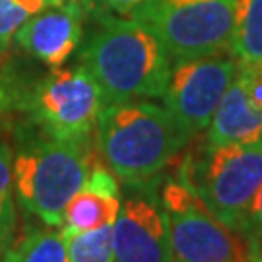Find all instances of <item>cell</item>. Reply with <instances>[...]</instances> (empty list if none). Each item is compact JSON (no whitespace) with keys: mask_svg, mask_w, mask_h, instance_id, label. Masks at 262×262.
<instances>
[{"mask_svg":"<svg viewBox=\"0 0 262 262\" xmlns=\"http://www.w3.org/2000/svg\"><path fill=\"white\" fill-rule=\"evenodd\" d=\"M70 262H115L113 225L64 237Z\"/></svg>","mask_w":262,"mask_h":262,"instance_id":"cell-15","label":"cell"},{"mask_svg":"<svg viewBox=\"0 0 262 262\" xmlns=\"http://www.w3.org/2000/svg\"><path fill=\"white\" fill-rule=\"evenodd\" d=\"M90 169V142H60L45 134L29 138L12 158L14 196L28 214L49 227H60L66 206L84 187Z\"/></svg>","mask_w":262,"mask_h":262,"instance_id":"cell-3","label":"cell"},{"mask_svg":"<svg viewBox=\"0 0 262 262\" xmlns=\"http://www.w3.org/2000/svg\"><path fill=\"white\" fill-rule=\"evenodd\" d=\"M85 39L80 62L103 90L105 103L163 97L171 55L158 33L136 18L101 14Z\"/></svg>","mask_w":262,"mask_h":262,"instance_id":"cell-1","label":"cell"},{"mask_svg":"<svg viewBox=\"0 0 262 262\" xmlns=\"http://www.w3.org/2000/svg\"><path fill=\"white\" fill-rule=\"evenodd\" d=\"M85 12L101 16V14H121L128 16L132 10L138 8L146 0H80Z\"/></svg>","mask_w":262,"mask_h":262,"instance_id":"cell-20","label":"cell"},{"mask_svg":"<svg viewBox=\"0 0 262 262\" xmlns=\"http://www.w3.org/2000/svg\"><path fill=\"white\" fill-rule=\"evenodd\" d=\"M262 140V111L249 99L245 80L237 70L208 124L206 144H254Z\"/></svg>","mask_w":262,"mask_h":262,"instance_id":"cell-11","label":"cell"},{"mask_svg":"<svg viewBox=\"0 0 262 262\" xmlns=\"http://www.w3.org/2000/svg\"><path fill=\"white\" fill-rule=\"evenodd\" d=\"M62 0H0V58L6 55L18 29L43 10Z\"/></svg>","mask_w":262,"mask_h":262,"instance_id":"cell-16","label":"cell"},{"mask_svg":"<svg viewBox=\"0 0 262 262\" xmlns=\"http://www.w3.org/2000/svg\"><path fill=\"white\" fill-rule=\"evenodd\" d=\"M24 85H19L16 76L6 68H0V128L8 121L14 111H19L21 97H24Z\"/></svg>","mask_w":262,"mask_h":262,"instance_id":"cell-19","label":"cell"},{"mask_svg":"<svg viewBox=\"0 0 262 262\" xmlns=\"http://www.w3.org/2000/svg\"><path fill=\"white\" fill-rule=\"evenodd\" d=\"M115 262H173L167 214L154 194L124 198L113 224Z\"/></svg>","mask_w":262,"mask_h":262,"instance_id":"cell-9","label":"cell"},{"mask_svg":"<svg viewBox=\"0 0 262 262\" xmlns=\"http://www.w3.org/2000/svg\"><path fill=\"white\" fill-rule=\"evenodd\" d=\"M0 262H12V247L0 249Z\"/></svg>","mask_w":262,"mask_h":262,"instance_id":"cell-22","label":"cell"},{"mask_svg":"<svg viewBox=\"0 0 262 262\" xmlns=\"http://www.w3.org/2000/svg\"><path fill=\"white\" fill-rule=\"evenodd\" d=\"M237 70L243 76L249 99L253 101L256 109L262 111V62L260 64H241V62H237Z\"/></svg>","mask_w":262,"mask_h":262,"instance_id":"cell-21","label":"cell"},{"mask_svg":"<svg viewBox=\"0 0 262 262\" xmlns=\"http://www.w3.org/2000/svg\"><path fill=\"white\" fill-rule=\"evenodd\" d=\"M229 49L241 64L262 62V0H233Z\"/></svg>","mask_w":262,"mask_h":262,"instance_id":"cell-13","label":"cell"},{"mask_svg":"<svg viewBox=\"0 0 262 262\" xmlns=\"http://www.w3.org/2000/svg\"><path fill=\"white\" fill-rule=\"evenodd\" d=\"M179 179L196 192L217 220L241 233L251 202L262 185V140L204 144L198 154L185 159Z\"/></svg>","mask_w":262,"mask_h":262,"instance_id":"cell-4","label":"cell"},{"mask_svg":"<svg viewBox=\"0 0 262 262\" xmlns=\"http://www.w3.org/2000/svg\"><path fill=\"white\" fill-rule=\"evenodd\" d=\"M237 74V60L220 55L177 60L171 66L163 101L187 138L206 130Z\"/></svg>","mask_w":262,"mask_h":262,"instance_id":"cell-8","label":"cell"},{"mask_svg":"<svg viewBox=\"0 0 262 262\" xmlns=\"http://www.w3.org/2000/svg\"><path fill=\"white\" fill-rule=\"evenodd\" d=\"M12 158V148L6 142H0V249H10L14 245L16 231Z\"/></svg>","mask_w":262,"mask_h":262,"instance_id":"cell-17","label":"cell"},{"mask_svg":"<svg viewBox=\"0 0 262 262\" xmlns=\"http://www.w3.org/2000/svg\"><path fill=\"white\" fill-rule=\"evenodd\" d=\"M12 262H70L66 241L56 227H29L24 239L12 245Z\"/></svg>","mask_w":262,"mask_h":262,"instance_id":"cell-14","label":"cell"},{"mask_svg":"<svg viewBox=\"0 0 262 262\" xmlns=\"http://www.w3.org/2000/svg\"><path fill=\"white\" fill-rule=\"evenodd\" d=\"M173 262H253L243 235L217 220L185 181L161 187Z\"/></svg>","mask_w":262,"mask_h":262,"instance_id":"cell-7","label":"cell"},{"mask_svg":"<svg viewBox=\"0 0 262 262\" xmlns=\"http://www.w3.org/2000/svg\"><path fill=\"white\" fill-rule=\"evenodd\" d=\"M241 235H243V239L249 245L253 262L256 258H260L262 256V185L258 187L253 202H251V208H249V214H247Z\"/></svg>","mask_w":262,"mask_h":262,"instance_id":"cell-18","label":"cell"},{"mask_svg":"<svg viewBox=\"0 0 262 262\" xmlns=\"http://www.w3.org/2000/svg\"><path fill=\"white\" fill-rule=\"evenodd\" d=\"M85 10L80 0H62L39 12L18 29L16 45L49 68L62 66L74 55L84 35Z\"/></svg>","mask_w":262,"mask_h":262,"instance_id":"cell-10","label":"cell"},{"mask_svg":"<svg viewBox=\"0 0 262 262\" xmlns=\"http://www.w3.org/2000/svg\"><path fill=\"white\" fill-rule=\"evenodd\" d=\"M121 196H109L82 187L66 206L60 233L62 237H70L103 225H113L121 212Z\"/></svg>","mask_w":262,"mask_h":262,"instance_id":"cell-12","label":"cell"},{"mask_svg":"<svg viewBox=\"0 0 262 262\" xmlns=\"http://www.w3.org/2000/svg\"><path fill=\"white\" fill-rule=\"evenodd\" d=\"M254 262H262V256H260V258H256V260H254Z\"/></svg>","mask_w":262,"mask_h":262,"instance_id":"cell-23","label":"cell"},{"mask_svg":"<svg viewBox=\"0 0 262 262\" xmlns=\"http://www.w3.org/2000/svg\"><path fill=\"white\" fill-rule=\"evenodd\" d=\"M105 95L84 64L51 68L47 76L24 90L19 111L49 138L60 142H90Z\"/></svg>","mask_w":262,"mask_h":262,"instance_id":"cell-5","label":"cell"},{"mask_svg":"<svg viewBox=\"0 0 262 262\" xmlns=\"http://www.w3.org/2000/svg\"><path fill=\"white\" fill-rule=\"evenodd\" d=\"M95 132L105 165L132 187L150 185L188 142L167 107L144 99L107 103Z\"/></svg>","mask_w":262,"mask_h":262,"instance_id":"cell-2","label":"cell"},{"mask_svg":"<svg viewBox=\"0 0 262 262\" xmlns=\"http://www.w3.org/2000/svg\"><path fill=\"white\" fill-rule=\"evenodd\" d=\"M128 16L150 26L171 58L187 60L229 49L233 0H146Z\"/></svg>","mask_w":262,"mask_h":262,"instance_id":"cell-6","label":"cell"}]
</instances>
